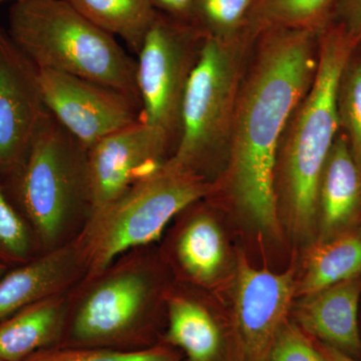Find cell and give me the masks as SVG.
I'll return each instance as SVG.
<instances>
[{
  "label": "cell",
  "instance_id": "obj_13",
  "mask_svg": "<svg viewBox=\"0 0 361 361\" xmlns=\"http://www.w3.org/2000/svg\"><path fill=\"white\" fill-rule=\"evenodd\" d=\"M85 274L75 242L9 268L0 278V322L30 304L66 293Z\"/></svg>",
  "mask_w": 361,
  "mask_h": 361
},
{
  "label": "cell",
  "instance_id": "obj_30",
  "mask_svg": "<svg viewBox=\"0 0 361 361\" xmlns=\"http://www.w3.org/2000/svg\"><path fill=\"white\" fill-rule=\"evenodd\" d=\"M9 269L8 266L4 264V263L0 262V278L4 276V274L7 272V270Z\"/></svg>",
  "mask_w": 361,
  "mask_h": 361
},
{
  "label": "cell",
  "instance_id": "obj_1",
  "mask_svg": "<svg viewBox=\"0 0 361 361\" xmlns=\"http://www.w3.org/2000/svg\"><path fill=\"white\" fill-rule=\"evenodd\" d=\"M315 30L273 28L247 65L231 130L229 182L235 203L259 230L277 232L278 151L287 123L318 65Z\"/></svg>",
  "mask_w": 361,
  "mask_h": 361
},
{
  "label": "cell",
  "instance_id": "obj_12",
  "mask_svg": "<svg viewBox=\"0 0 361 361\" xmlns=\"http://www.w3.org/2000/svg\"><path fill=\"white\" fill-rule=\"evenodd\" d=\"M172 154L167 140L142 121L96 142L87 152L92 212L156 172Z\"/></svg>",
  "mask_w": 361,
  "mask_h": 361
},
{
  "label": "cell",
  "instance_id": "obj_9",
  "mask_svg": "<svg viewBox=\"0 0 361 361\" xmlns=\"http://www.w3.org/2000/svg\"><path fill=\"white\" fill-rule=\"evenodd\" d=\"M39 70L47 110L87 149L106 135L141 122V103L122 90L59 71Z\"/></svg>",
  "mask_w": 361,
  "mask_h": 361
},
{
  "label": "cell",
  "instance_id": "obj_7",
  "mask_svg": "<svg viewBox=\"0 0 361 361\" xmlns=\"http://www.w3.org/2000/svg\"><path fill=\"white\" fill-rule=\"evenodd\" d=\"M239 37L207 35L188 82L180 137L166 165L207 180L206 171L228 148L230 130L249 54ZM209 182V180H208Z\"/></svg>",
  "mask_w": 361,
  "mask_h": 361
},
{
  "label": "cell",
  "instance_id": "obj_11",
  "mask_svg": "<svg viewBox=\"0 0 361 361\" xmlns=\"http://www.w3.org/2000/svg\"><path fill=\"white\" fill-rule=\"evenodd\" d=\"M295 291L293 273L255 269L240 257L235 295L237 361H270Z\"/></svg>",
  "mask_w": 361,
  "mask_h": 361
},
{
  "label": "cell",
  "instance_id": "obj_16",
  "mask_svg": "<svg viewBox=\"0 0 361 361\" xmlns=\"http://www.w3.org/2000/svg\"><path fill=\"white\" fill-rule=\"evenodd\" d=\"M161 343L182 351L185 361H219L223 336L205 303L194 294L172 285Z\"/></svg>",
  "mask_w": 361,
  "mask_h": 361
},
{
  "label": "cell",
  "instance_id": "obj_21",
  "mask_svg": "<svg viewBox=\"0 0 361 361\" xmlns=\"http://www.w3.org/2000/svg\"><path fill=\"white\" fill-rule=\"evenodd\" d=\"M40 255L32 228L0 182V262L13 268Z\"/></svg>",
  "mask_w": 361,
  "mask_h": 361
},
{
  "label": "cell",
  "instance_id": "obj_8",
  "mask_svg": "<svg viewBox=\"0 0 361 361\" xmlns=\"http://www.w3.org/2000/svg\"><path fill=\"white\" fill-rule=\"evenodd\" d=\"M205 35L193 23L158 11L137 54L142 121L167 140L173 153L180 137L185 92Z\"/></svg>",
  "mask_w": 361,
  "mask_h": 361
},
{
  "label": "cell",
  "instance_id": "obj_3",
  "mask_svg": "<svg viewBox=\"0 0 361 361\" xmlns=\"http://www.w3.org/2000/svg\"><path fill=\"white\" fill-rule=\"evenodd\" d=\"M87 152L47 111L25 163L0 180L42 254L73 244L92 216Z\"/></svg>",
  "mask_w": 361,
  "mask_h": 361
},
{
  "label": "cell",
  "instance_id": "obj_6",
  "mask_svg": "<svg viewBox=\"0 0 361 361\" xmlns=\"http://www.w3.org/2000/svg\"><path fill=\"white\" fill-rule=\"evenodd\" d=\"M211 191L208 180L166 164L137 180L92 212L75 240L87 274L103 269L130 249L155 243L178 214Z\"/></svg>",
  "mask_w": 361,
  "mask_h": 361
},
{
  "label": "cell",
  "instance_id": "obj_2",
  "mask_svg": "<svg viewBox=\"0 0 361 361\" xmlns=\"http://www.w3.org/2000/svg\"><path fill=\"white\" fill-rule=\"evenodd\" d=\"M154 244L130 249L66 293L58 348L142 350L161 343L172 285Z\"/></svg>",
  "mask_w": 361,
  "mask_h": 361
},
{
  "label": "cell",
  "instance_id": "obj_20",
  "mask_svg": "<svg viewBox=\"0 0 361 361\" xmlns=\"http://www.w3.org/2000/svg\"><path fill=\"white\" fill-rule=\"evenodd\" d=\"M361 271V234L324 242L308 259L301 292L312 295L355 278Z\"/></svg>",
  "mask_w": 361,
  "mask_h": 361
},
{
  "label": "cell",
  "instance_id": "obj_31",
  "mask_svg": "<svg viewBox=\"0 0 361 361\" xmlns=\"http://www.w3.org/2000/svg\"><path fill=\"white\" fill-rule=\"evenodd\" d=\"M4 1H9V0H0V2ZM11 1H14V4H16V2L26 1V0H11Z\"/></svg>",
  "mask_w": 361,
  "mask_h": 361
},
{
  "label": "cell",
  "instance_id": "obj_14",
  "mask_svg": "<svg viewBox=\"0 0 361 361\" xmlns=\"http://www.w3.org/2000/svg\"><path fill=\"white\" fill-rule=\"evenodd\" d=\"M199 201L178 214L180 221L167 248L159 251L188 283L208 286L222 269L224 239L217 221L199 208Z\"/></svg>",
  "mask_w": 361,
  "mask_h": 361
},
{
  "label": "cell",
  "instance_id": "obj_27",
  "mask_svg": "<svg viewBox=\"0 0 361 361\" xmlns=\"http://www.w3.org/2000/svg\"><path fill=\"white\" fill-rule=\"evenodd\" d=\"M336 25L356 44H361V0H336L334 6Z\"/></svg>",
  "mask_w": 361,
  "mask_h": 361
},
{
  "label": "cell",
  "instance_id": "obj_23",
  "mask_svg": "<svg viewBox=\"0 0 361 361\" xmlns=\"http://www.w3.org/2000/svg\"><path fill=\"white\" fill-rule=\"evenodd\" d=\"M337 111L339 126L361 172V56H355V52L341 75Z\"/></svg>",
  "mask_w": 361,
  "mask_h": 361
},
{
  "label": "cell",
  "instance_id": "obj_24",
  "mask_svg": "<svg viewBox=\"0 0 361 361\" xmlns=\"http://www.w3.org/2000/svg\"><path fill=\"white\" fill-rule=\"evenodd\" d=\"M23 361H184L175 348L160 343L142 350L54 348L39 351Z\"/></svg>",
  "mask_w": 361,
  "mask_h": 361
},
{
  "label": "cell",
  "instance_id": "obj_29",
  "mask_svg": "<svg viewBox=\"0 0 361 361\" xmlns=\"http://www.w3.org/2000/svg\"><path fill=\"white\" fill-rule=\"evenodd\" d=\"M317 348H319L320 353H322L326 361H360L341 353L338 349L331 348V346L323 344L322 342L317 344Z\"/></svg>",
  "mask_w": 361,
  "mask_h": 361
},
{
  "label": "cell",
  "instance_id": "obj_25",
  "mask_svg": "<svg viewBox=\"0 0 361 361\" xmlns=\"http://www.w3.org/2000/svg\"><path fill=\"white\" fill-rule=\"evenodd\" d=\"M255 4L256 0H199L196 20L205 26L207 35L236 37V30Z\"/></svg>",
  "mask_w": 361,
  "mask_h": 361
},
{
  "label": "cell",
  "instance_id": "obj_4",
  "mask_svg": "<svg viewBox=\"0 0 361 361\" xmlns=\"http://www.w3.org/2000/svg\"><path fill=\"white\" fill-rule=\"evenodd\" d=\"M357 47L339 26L325 30L314 80L282 135L278 156L282 155L285 196L299 233L310 231L317 218L320 180L341 130L339 82Z\"/></svg>",
  "mask_w": 361,
  "mask_h": 361
},
{
  "label": "cell",
  "instance_id": "obj_18",
  "mask_svg": "<svg viewBox=\"0 0 361 361\" xmlns=\"http://www.w3.org/2000/svg\"><path fill=\"white\" fill-rule=\"evenodd\" d=\"M361 204V172L348 139L338 133L323 170L318 213L323 238H332L353 221Z\"/></svg>",
  "mask_w": 361,
  "mask_h": 361
},
{
  "label": "cell",
  "instance_id": "obj_10",
  "mask_svg": "<svg viewBox=\"0 0 361 361\" xmlns=\"http://www.w3.org/2000/svg\"><path fill=\"white\" fill-rule=\"evenodd\" d=\"M47 111L39 68L0 28V180L25 163Z\"/></svg>",
  "mask_w": 361,
  "mask_h": 361
},
{
  "label": "cell",
  "instance_id": "obj_22",
  "mask_svg": "<svg viewBox=\"0 0 361 361\" xmlns=\"http://www.w3.org/2000/svg\"><path fill=\"white\" fill-rule=\"evenodd\" d=\"M336 0H256L259 23L273 28L311 30L322 26Z\"/></svg>",
  "mask_w": 361,
  "mask_h": 361
},
{
  "label": "cell",
  "instance_id": "obj_26",
  "mask_svg": "<svg viewBox=\"0 0 361 361\" xmlns=\"http://www.w3.org/2000/svg\"><path fill=\"white\" fill-rule=\"evenodd\" d=\"M270 361H326L317 345L288 322L278 332Z\"/></svg>",
  "mask_w": 361,
  "mask_h": 361
},
{
  "label": "cell",
  "instance_id": "obj_15",
  "mask_svg": "<svg viewBox=\"0 0 361 361\" xmlns=\"http://www.w3.org/2000/svg\"><path fill=\"white\" fill-rule=\"evenodd\" d=\"M361 282L351 278L306 296L296 316L304 331L355 360L361 358L358 304Z\"/></svg>",
  "mask_w": 361,
  "mask_h": 361
},
{
  "label": "cell",
  "instance_id": "obj_28",
  "mask_svg": "<svg viewBox=\"0 0 361 361\" xmlns=\"http://www.w3.org/2000/svg\"><path fill=\"white\" fill-rule=\"evenodd\" d=\"M157 11L184 23H193L196 20L197 6L199 0H152ZM194 25V23H193Z\"/></svg>",
  "mask_w": 361,
  "mask_h": 361
},
{
  "label": "cell",
  "instance_id": "obj_17",
  "mask_svg": "<svg viewBox=\"0 0 361 361\" xmlns=\"http://www.w3.org/2000/svg\"><path fill=\"white\" fill-rule=\"evenodd\" d=\"M66 293L30 304L0 322V361H23L58 348L65 329Z\"/></svg>",
  "mask_w": 361,
  "mask_h": 361
},
{
  "label": "cell",
  "instance_id": "obj_19",
  "mask_svg": "<svg viewBox=\"0 0 361 361\" xmlns=\"http://www.w3.org/2000/svg\"><path fill=\"white\" fill-rule=\"evenodd\" d=\"M90 23L137 54L158 11L152 0H66Z\"/></svg>",
  "mask_w": 361,
  "mask_h": 361
},
{
  "label": "cell",
  "instance_id": "obj_5",
  "mask_svg": "<svg viewBox=\"0 0 361 361\" xmlns=\"http://www.w3.org/2000/svg\"><path fill=\"white\" fill-rule=\"evenodd\" d=\"M7 33L40 70L99 82L141 103L137 61L66 0L16 2L9 11Z\"/></svg>",
  "mask_w": 361,
  "mask_h": 361
}]
</instances>
